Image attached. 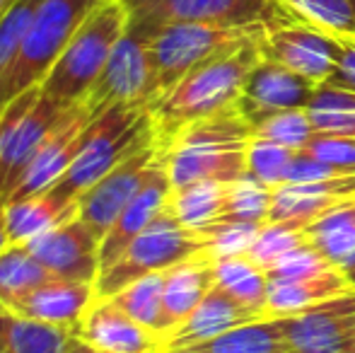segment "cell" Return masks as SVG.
Here are the masks:
<instances>
[{"label":"cell","mask_w":355,"mask_h":353,"mask_svg":"<svg viewBox=\"0 0 355 353\" xmlns=\"http://www.w3.org/2000/svg\"><path fill=\"white\" fill-rule=\"evenodd\" d=\"M263 37V34H261ZM261 37L215 56L193 68L150 109L157 143H164L184 126L234 109L249 73L261 63Z\"/></svg>","instance_id":"obj_1"},{"label":"cell","mask_w":355,"mask_h":353,"mask_svg":"<svg viewBox=\"0 0 355 353\" xmlns=\"http://www.w3.org/2000/svg\"><path fill=\"white\" fill-rule=\"evenodd\" d=\"M252 138V126L234 107L189 123L169 141L157 143V148L172 179V189L201 179L232 184L247 177Z\"/></svg>","instance_id":"obj_2"},{"label":"cell","mask_w":355,"mask_h":353,"mask_svg":"<svg viewBox=\"0 0 355 353\" xmlns=\"http://www.w3.org/2000/svg\"><path fill=\"white\" fill-rule=\"evenodd\" d=\"M155 141L157 136L150 109L138 104H116L89 123L71 170L49 193L78 203V198L92 184Z\"/></svg>","instance_id":"obj_3"},{"label":"cell","mask_w":355,"mask_h":353,"mask_svg":"<svg viewBox=\"0 0 355 353\" xmlns=\"http://www.w3.org/2000/svg\"><path fill=\"white\" fill-rule=\"evenodd\" d=\"M126 29L128 10L121 0L99 3L58 53L56 63L44 78L42 92L61 107L80 104L97 83Z\"/></svg>","instance_id":"obj_4"},{"label":"cell","mask_w":355,"mask_h":353,"mask_svg":"<svg viewBox=\"0 0 355 353\" xmlns=\"http://www.w3.org/2000/svg\"><path fill=\"white\" fill-rule=\"evenodd\" d=\"M128 24L145 32L177 22L215 24L227 29L278 27L300 22L278 0H121Z\"/></svg>","instance_id":"obj_5"},{"label":"cell","mask_w":355,"mask_h":353,"mask_svg":"<svg viewBox=\"0 0 355 353\" xmlns=\"http://www.w3.org/2000/svg\"><path fill=\"white\" fill-rule=\"evenodd\" d=\"M99 3L104 0H42L39 3L19 58L15 61L8 83L0 89V112L19 92L42 85L46 73L56 63L58 53L66 49L80 24L94 12Z\"/></svg>","instance_id":"obj_6"},{"label":"cell","mask_w":355,"mask_h":353,"mask_svg":"<svg viewBox=\"0 0 355 353\" xmlns=\"http://www.w3.org/2000/svg\"><path fill=\"white\" fill-rule=\"evenodd\" d=\"M196 255H206V240L201 232L184 227L164 208L153 223L123 250V255L97 276V298H112L128 283L150 273L167 271Z\"/></svg>","instance_id":"obj_7"},{"label":"cell","mask_w":355,"mask_h":353,"mask_svg":"<svg viewBox=\"0 0 355 353\" xmlns=\"http://www.w3.org/2000/svg\"><path fill=\"white\" fill-rule=\"evenodd\" d=\"M263 32H266V27L227 29L196 22L164 24V27L150 32V51H153L155 78H157V99L167 94L182 78H187L193 68L203 66L211 58L223 56V53L232 51L252 39H259Z\"/></svg>","instance_id":"obj_8"},{"label":"cell","mask_w":355,"mask_h":353,"mask_svg":"<svg viewBox=\"0 0 355 353\" xmlns=\"http://www.w3.org/2000/svg\"><path fill=\"white\" fill-rule=\"evenodd\" d=\"M71 107H61L34 85L12 97L0 112V196L8 198L42 143L63 121Z\"/></svg>","instance_id":"obj_9"},{"label":"cell","mask_w":355,"mask_h":353,"mask_svg":"<svg viewBox=\"0 0 355 353\" xmlns=\"http://www.w3.org/2000/svg\"><path fill=\"white\" fill-rule=\"evenodd\" d=\"M157 99V78H155L150 32L128 24L126 34L119 39L112 58L97 83L83 99L94 119L116 104H138L150 109Z\"/></svg>","instance_id":"obj_10"},{"label":"cell","mask_w":355,"mask_h":353,"mask_svg":"<svg viewBox=\"0 0 355 353\" xmlns=\"http://www.w3.org/2000/svg\"><path fill=\"white\" fill-rule=\"evenodd\" d=\"M341 37L302 22L278 24L263 32L261 53L268 61L290 68L297 76L324 85L334 76L338 63Z\"/></svg>","instance_id":"obj_11"},{"label":"cell","mask_w":355,"mask_h":353,"mask_svg":"<svg viewBox=\"0 0 355 353\" xmlns=\"http://www.w3.org/2000/svg\"><path fill=\"white\" fill-rule=\"evenodd\" d=\"M159 148L157 141L133 153L128 160H123L119 167H114L107 177H102L97 184L87 189L78 198V218L99 237L109 232V227L116 223V218L123 213V208L131 203V198L138 193L143 182L148 179L153 165L157 162Z\"/></svg>","instance_id":"obj_12"},{"label":"cell","mask_w":355,"mask_h":353,"mask_svg":"<svg viewBox=\"0 0 355 353\" xmlns=\"http://www.w3.org/2000/svg\"><path fill=\"white\" fill-rule=\"evenodd\" d=\"M92 121L94 117L83 102L68 109L63 121L42 143V148L32 157V162L27 165L24 175L19 177V182L15 184L10 196L5 198V203H15L22 201V198H32L39 196V193L51 191L63 179V175L71 170L75 155H78L80 146H83L85 131H87V126Z\"/></svg>","instance_id":"obj_13"},{"label":"cell","mask_w":355,"mask_h":353,"mask_svg":"<svg viewBox=\"0 0 355 353\" xmlns=\"http://www.w3.org/2000/svg\"><path fill=\"white\" fill-rule=\"evenodd\" d=\"M285 336L295 353H353L355 291L324 300L293 317H283Z\"/></svg>","instance_id":"obj_14"},{"label":"cell","mask_w":355,"mask_h":353,"mask_svg":"<svg viewBox=\"0 0 355 353\" xmlns=\"http://www.w3.org/2000/svg\"><path fill=\"white\" fill-rule=\"evenodd\" d=\"M51 276L97 283L102 240L80 218L63 223L24 245Z\"/></svg>","instance_id":"obj_15"},{"label":"cell","mask_w":355,"mask_h":353,"mask_svg":"<svg viewBox=\"0 0 355 353\" xmlns=\"http://www.w3.org/2000/svg\"><path fill=\"white\" fill-rule=\"evenodd\" d=\"M71 332L107 353H164V336L138 325L109 298H94Z\"/></svg>","instance_id":"obj_16"},{"label":"cell","mask_w":355,"mask_h":353,"mask_svg":"<svg viewBox=\"0 0 355 353\" xmlns=\"http://www.w3.org/2000/svg\"><path fill=\"white\" fill-rule=\"evenodd\" d=\"M94 298H97L94 283L51 276L49 281L39 283L29 293L8 302L5 312L32 322H44V325L73 329L83 320V315L92 305Z\"/></svg>","instance_id":"obj_17"},{"label":"cell","mask_w":355,"mask_h":353,"mask_svg":"<svg viewBox=\"0 0 355 353\" xmlns=\"http://www.w3.org/2000/svg\"><path fill=\"white\" fill-rule=\"evenodd\" d=\"M169 193H172V179L167 175L162 155H157V162L153 165L143 187L138 189V193L131 198V203L123 208V213L116 218V223L104 235L102 250H99V264H102L99 273L107 266H112L123 255V250L167 208Z\"/></svg>","instance_id":"obj_18"},{"label":"cell","mask_w":355,"mask_h":353,"mask_svg":"<svg viewBox=\"0 0 355 353\" xmlns=\"http://www.w3.org/2000/svg\"><path fill=\"white\" fill-rule=\"evenodd\" d=\"M317 87V83L297 76L281 63L261 58V63L249 73L244 83L237 109L244 119L281 109H307Z\"/></svg>","instance_id":"obj_19"},{"label":"cell","mask_w":355,"mask_h":353,"mask_svg":"<svg viewBox=\"0 0 355 353\" xmlns=\"http://www.w3.org/2000/svg\"><path fill=\"white\" fill-rule=\"evenodd\" d=\"M355 203V175H338L307 184H281L273 189L271 221L309 227L334 208Z\"/></svg>","instance_id":"obj_20"},{"label":"cell","mask_w":355,"mask_h":353,"mask_svg":"<svg viewBox=\"0 0 355 353\" xmlns=\"http://www.w3.org/2000/svg\"><path fill=\"white\" fill-rule=\"evenodd\" d=\"M257 320H266V317L249 310L247 305L237 302L234 298H230L227 293L215 286L187 320L179 322L174 329H169L164 334V353L187 351L191 346L211 341L215 336L225 334V332L237 329V327Z\"/></svg>","instance_id":"obj_21"},{"label":"cell","mask_w":355,"mask_h":353,"mask_svg":"<svg viewBox=\"0 0 355 353\" xmlns=\"http://www.w3.org/2000/svg\"><path fill=\"white\" fill-rule=\"evenodd\" d=\"M215 288V261L208 255H196L164 271V334L184 322L203 298Z\"/></svg>","instance_id":"obj_22"},{"label":"cell","mask_w":355,"mask_h":353,"mask_svg":"<svg viewBox=\"0 0 355 353\" xmlns=\"http://www.w3.org/2000/svg\"><path fill=\"white\" fill-rule=\"evenodd\" d=\"M351 291L346 273L341 268L322 273V276L300 278V281H271L268 283V317H293L324 300Z\"/></svg>","instance_id":"obj_23"},{"label":"cell","mask_w":355,"mask_h":353,"mask_svg":"<svg viewBox=\"0 0 355 353\" xmlns=\"http://www.w3.org/2000/svg\"><path fill=\"white\" fill-rule=\"evenodd\" d=\"M78 218V203L63 201L53 193H39L22 201L5 203V221L12 245H27L34 237Z\"/></svg>","instance_id":"obj_24"},{"label":"cell","mask_w":355,"mask_h":353,"mask_svg":"<svg viewBox=\"0 0 355 353\" xmlns=\"http://www.w3.org/2000/svg\"><path fill=\"white\" fill-rule=\"evenodd\" d=\"M230 184L201 179V182L184 184L172 189L167 201V211L193 232H203L206 227L223 221L225 201H227Z\"/></svg>","instance_id":"obj_25"},{"label":"cell","mask_w":355,"mask_h":353,"mask_svg":"<svg viewBox=\"0 0 355 353\" xmlns=\"http://www.w3.org/2000/svg\"><path fill=\"white\" fill-rule=\"evenodd\" d=\"M179 353H295L285 336L283 317H266L230 329Z\"/></svg>","instance_id":"obj_26"},{"label":"cell","mask_w":355,"mask_h":353,"mask_svg":"<svg viewBox=\"0 0 355 353\" xmlns=\"http://www.w3.org/2000/svg\"><path fill=\"white\" fill-rule=\"evenodd\" d=\"M268 283L271 281H268L266 268L254 264L247 255L215 261V286L261 317H268Z\"/></svg>","instance_id":"obj_27"},{"label":"cell","mask_w":355,"mask_h":353,"mask_svg":"<svg viewBox=\"0 0 355 353\" xmlns=\"http://www.w3.org/2000/svg\"><path fill=\"white\" fill-rule=\"evenodd\" d=\"M307 240L336 268L355 264V203L334 208L307 227Z\"/></svg>","instance_id":"obj_28"},{"label":"cell","mask_w":355,"mask_h":353,"mask_svg":"<svg viewBox=\"0 0 355 353\" xmlns=\"http://www.w3.org/2000/svg\"><path fill=\"white\" fill-rule=\"evenodd\" d=\"M71 329L0 312V353H63Z\"/></svg>","instance_id":"obj_29"},{"label":"cell","mask_w":355,"mask_h":353,"mask_svg":"<svg viewBox=\"0 0 355 353\" xmlns=\"http://www.w3.org/2000/svg\"><path fill=\"white\" fill-rule=\"evenodd\" d=\"M307 114L317 133L355 138V92L351 89L324 83L307 104Z\"/></svg>","instance_id":"obj_30"},{"label":"cell","mask_w":355,"mask_h":353,"mask_svg":"<svg viewBox=\"0 0 355 353\" xmlns=\"http://www.w3.org/2000/svg\"><path fill=\"white\" fill-rule=\"evenodd\" d=\"M162 293H164V271L150 273L138 281L128 283L126 288L112 295L114 300L131 320L148 329L164 336V312H162Z\"/></svg>","instance_id":"obj_31"},{"label":"cell","mask_w":355,"mask_h":353,"mask_svg":"<svg viewBox=\"0 0 355 353\" xmlns=\"http://www.w3.org/2000/svg\"><path fill=\"white\" fill-rule=\"evenodd\" d=\"M252 136L259 141L276 143V146L302 150L314 138V126L309 121L307 109H281V112H263L247 119Z\"/></svg>","instance_id":"obj_32"},{"label":"cell","mask_w":355,"mask_h":353,"mask_svg":"<svg viewBox=\"0 0 355 353\" xmlns=\"http://www.w3.org/2000/svg\"><path fill=\"white\" fill-rule=\"evenodd\" d=\"M49 278H51V273L29 255L27 247L10 245L0 255V312H5L8 302L29 293Z\"/></svg>","instance_id":"obj_33"},{"label":"cell","mask_w":355,"mask_h":353,"mask_svg":"<svg viewBox=\"0 0 355 353\" xmlns=\"http://www.w3.org/2000/svg\"><path fill=\"white\" fill-rule=\"evenodd\" d=\"M273 189L252 177H242L227 187V201L220 223H252L266 225L271 221Z\"/></svg>","instance_id":"obj_34"},{"label":"cell","mask_w":355,"mask_h":353,"mask_svg":"<svg viewBox=\"0 0 355 353\" xmlns=\"http://www.w3.org/2000/svg\"><path fill=\"white\" fill-rule=\"evenodd\" d=\"M302 24L324 29L336 37L355 39V15L351 0H278Z\"/></svg>","instance_id":"obj_35"},{"label":"cell","mask_w":355,"mask_h":353,"mask_svg":"<svg viewBox=\"0 0 355 353\" xmlns=\"http://www.w3.org/2000/svg\"><path fill=\"white\" fill-rule=\"evenodd\" d=\"M307 240V227L297 225V223H278L268 221L266 225H261L259 235L254 237L252 247H249L247 257L259 264L261 268H271L273 264L283 259L285 255H290L293 250H297L300 245H304Z\"/></svg>","instance_id":"obj_36"},{"label":"cell","mask_w":355,"mask_h":353,"mask_svg":"<svg viewBox=\"0 0 355 353\" xmlns=\"http://www.w3.org/2000/svg\"><path fill=\"white\" fill-rule=\"evenodd\" d=\"M39 3L42 0H15L12 8L0 17V89L8 83L15 61L19 58Z\"/></svg>","instance_id":"obj_37"},{"label":"cell","mask_w":355,"mask_h":353,"mask_svg":"<svg viewBox=\"0 0 355 353\" xmlns=\"http://www.w3.org/2000/svg\"><path fill=\"white\" fill-rule=\"evenodd\" d=\"M297 150H290V148L276 146V143L259 141L252 138V146H249L247 155V177L257 179V182L266 184V187L276 189L285 184L288 179V170L293 165Z\"/></svg>","instance_id":"obj_38"},{"label":"cell","mask_w":355,"mask_h":353,"mask_svg":"<svg viewBox=\"0 0 355 353\" xmlns=\"http://www.w3.org/2000/svg\"><path fill=\"white\" fill-rule=\"evenodd\" d=\"M259 230L261 225H252V223H215L201 232L206 240V255L213 261L247 255Z\"/></svg>","instance_id":"obj_39"},{"label":"cell","mask_w":355,"mask_h":353,"mask_svg":"<svg viewBox=\"0 0 355 353\" xmlns=\"http://www.w3.org/2000/svg\"><path fill=\"white\" fill-rule=\"evenodd\" d=\"M336 268L312 242H304L297 250L285 255L278 264L268 268V281H300V278L322 276V273Z\"/></svg>","instance_id":"obj_40"},{"label":"cell","mask_w":355,"mask_h":353,"mask_svg":"<svg viewBox=\"0 0 355 353\" xmlns=\"http://www.w3.org/2000/svg\"><path fill=\"white\" fill-rule=\"evenodd\" d=\"M302 153L334 167L341 175H355V138L314 133V138L302 148Z\"/></svg>","instance_id":"obj_41"},{"label":"cell","mask_w":355,"mask_h":353,"mask_svg":"<svg viewBox=\"0 0 355 353\" xmlns=\"http://www.w3.org/2000/svg\"><path fill=\"white\" fill-rule=\"evenodd\" d=\"M329 85H336L355 92V39L341 37V49H338V63L334 76L329 78Z\"/></svg>","instance_id":"obj_42"},{"label":"cell","mask_w":355,"mask_h":353,"mask_svg":"<svg viewBox=\"0 0 355 353\" xmlns=\"http://www.w3.org/2000/svg\"><path fill=\"white\" fill-rule=\"evenodd\" d=\"M63 353H107V351H99V349H94V346H89L87 341H83V339H78V336L71 332V336H68V341H66V349H63Z\"/></svg>","instance_id":"obj_43"},{"label":"cell","mask_w":355,"mask_h":353,"mask_svg":"<svg viewBox=\"0 0 355 353\" xmlns=\"http://www.w3.org/2000/svg\"><path fill=\"white\" fill-rule=\"evenodd\" d=\"M12 245L8 235V221H5V198L0 196V255H3L8 247Z\"/></svg>","instance_id":"obj_44"},{"label":"cell","mask_w":355,"mask_h":353,"mask_svg":"<svg viewBox=\"0 0 355 353\" xmlns=\"http://www.w3.org/2000/svg\"><path fill=\"white\" fill-rule=\"evenodd\" d=\"M343 273H346V281H348V286H351L353 291H355V264H353V266H348Z\"/></svg>","instance_id":"obj_45"},{"label":"cell","mask_w":355,"mask_h":353,"mask_svg":"<svg viewBox=\"0 0 355 353\" xmlns=\"http://www.w3.org/2000/svg\"><path fill=\"white\" fill-rule=\"evenodd\" d=\"M12 3H15V0H0V17H3L10 8H12Z\"/></svg>","instance_id":"obj_46"},{"label":"cell","mask_w":355,"mask_h":353,"mask_svg":"<svg viewBox=\"0 0 355 353\" xmlns=\"http://www.w3.org/2000/svg\"><path fill=\"white\" fill-rule=\"evenodd\" d=\"M351 8H353V15H355V0H351Z\"/></svg>","instance_id":"obj_47"},{"label":"cell","mask_w":355,"mask_h":353,"mask_svg":"<svg viewBox=\"0 0 355 353\" xmlns=\"http://www.w3.org/2000/svg\"><path fill=\"white\" fill-rule=\"evenodd\" d=\"M353 353H355V349H353Z\"/></svg>","instance_id":"obj_48"}]
</instances>
